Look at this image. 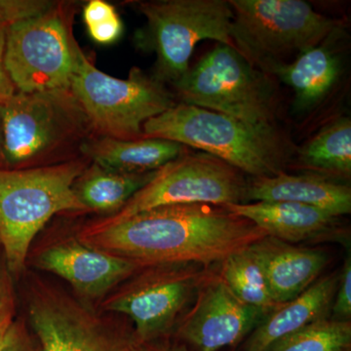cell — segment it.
<instances>
[{
  "label": "cell",
  "mask_w": 351,
  "mask_h": 351,
  "mask_svg": "<svg viewBox=\"0 0 351 351\" xmlns=\"http://www.w3.org/2000/svg\"><path fill=\"white\" fill-rule=\"evenodd\" d=\"M249 219L265 234L295 244L307 241H341L346 233L339 218L308 205L284 201H258L226 205Z\"/></svg>",
  "instance_id": "15"
},
{
  "label": "cell",
  "mask_w": 351,
  "mask_h": 351,
  "mask_svg": "<svg viewBox=\"0 0 351 351\" xmlns=\"http://www.w3.org/2000/svg\"><path fill=\"white\" fill-rule=\"evenodd\" d=\"M332 319L350 321L351 318V257L348 254L339 276L338 288L331 308Z\"/></svg>",
  "instance_id": "27"
},
{
  "label": "cell",
  "mask_w": 351,
  "mask_h": 351,
  "mask_svg": "<svg viewBox=\"0 0 351 351\" xmlns=\"http://www.w3.org/2000/svg\"><path fill=\"white\" fill-rule=\"evenodd\" d=\"M339 276L332 274L323 277L292 301L270 311L249 335L243 351H265L279 339L329 317Z\"/></svg>",
  "instance_id": "18"
},
{
  "label": "cell",
  "mask_w": 351,
  "mask_h": 351,
  "mask_svg": "<svg viewBox=\"0 0 351 351\" xmlns=\"http://www.w3.org/2000/svg\"><path fill=\"white\" fill-rule=\"evenodd\" d=\"M56 2L47 0H0V25H11L47 12Z\"/></svg>",
  "instance_id": "26"
},
{
  "label": "cell",
  "mask_w": 351,
  "mask_h": 351,
  "mask_svg": "<svg viewBox=\"0 0 351 351\" xmlns=\"http://www.w3.org/2000/svg\"><path fill=\"white\" fill-rule=\"evenodd\" d=\"M0 123L6 169L71 160L96 136L71 89L16 92L0 105Z\"/></svg>",
  "instance_id": "3"
},
{
  "label": "cell",
  "mask_w": 351,
  "mask_h": 351,
  "mask_svg": "<svg viewBox=\"0 0 351 351\" xmlns=\"http://www.w3.org/2000/svg\"><path fill=\"white\" fill-rule=\"evenodd\" d=\"M173 86L181 103L255 125L276 126V85L232 46L217 44Z\"/></svg>",
  "instance_id": "7"
},
{
  "label": "cell",
  "mask_w": 351,
  "mask_h": 351,
  "mask_svg": "<svg viewBox=\"0 0 351 351\" xmlns=\"http://www.w3.org/2000/svg\"><path fill=\"white\" fill-rule=\"evenodd\" d=\"M10 272L0 263V308L14 304V294L11 285Z\"/></svg>",
  "instance_id": "31"
},
{
  "label": "cell",
  "mask_w": 351,
  "mask_h": 351,
  "mask_svg": "<svg viewBox=\"0 0 351 351\" xmlns=\"http://www.w3.org/2000/svg\"><path fill=\"white\" fill-rule=\"evenodd\" d=\"M147 23L136 44L156 55L152 77L174 85L188 73L196 44L205 39L233 45V11L225 0H158L138 3Z\"/></svg>",
  "instance_id": "8"
},
{
  "label": "cell",
  "mask_w": 351,
  "mask_h": 351,
  "mask_svg": "<svg viewBox=\"0 0 351 351\" xmlns=\"http://www.w3.org/2000/svg\"><path fill=\"white\" fill-rule=\"evenodd\" d=\"M278 304H285L304 293L319 277L329 257L319 249L304 248L267 237L250 246Z\"/></svg>",
  "instance_id": "16"
},
{
  "label": "cell",
  "mask_w": 351,
  "mask_h": 351,
  "mask_svg": "<svg viewBox=\"0 0 351 351\" xmlns=\"http://www.w3.org/2000/svg\"><path fill=\"white\" fill-rule=\"evenodd\" d=\"M6 29L7 27L0 25V105L5 103L17 92L4 66Z\"/></svg>",
  "instance_id": "29"
},
{
  "label": "cell",
  "mask_w": 351,
  "mask_h": 351,
  "mask_svg": "<svg viewBox=\"0 0 351 351\" xmlns=\"http://www.w3.org/2000/svg\"><path fill=\"white\" fill-rule=\"evenodd\" d=\"M82 18L95 43L108 45L121 38L123 23L115 7L105 0L88 1L83 7Z\"/></svg>",
  "instance_id": "25"
},
{
  "label": "cell",
  "mask_w": 351,
  "mask_h": 351,
  "mask_svg": "<svg viewBox=\"0 0 351 351\" xmlns=\"http://www.w3.org/2000/svg\"><path fill=\"white\" fill-rule=\"evenodd\" d=\"M267 237L249 219L208 203L169 205L129 218L82 226V243L144 265L199 263L212 267Z\"/></svg>",
  "instance_id": "1"
},
{
  "label": "cell",
  "mask_w": 351,
  "mask_h": 351,
  "mask_svg": "<svg viewBox=\"0 0 351 351\" xmlns=\"http://www.w3.org/2000/svg\"><path fill=\"white\" fill-rule=\"evenodd\" d=\"M230 164L189 147L157 170L151 181L117 214L103 218L119 221L154 208L169 205H226L244 203L248 179Z\"/></svg>",
  "instance_id": "12"
},
{
  "label": "cell",
  "mask_w": 351,
  "mask_h": 351,
  "mask_svg": "<svg viewBox=\"0 0 351 351\" xmlns=\"http://www.w3.org/2000/svg\"><path fill=\"white\" fill-rule=\"evenodd\" d=\"M265 351H351V322L323 318L279 339Z\"/></svg>",
  "instance_id": "24"
},
{
  "label": "cell",
  "mask_w": 351,
  "mask_h": 351,
  "mask_svg": "<svg viewBox=\"0 0 351 351\" xmlns=\"http://www.w3.org/2000/svg\"><path fill=\"white\" fill-rule=\"evenodd\" d=\"M36 265L61 277L84 302L104 299L144 267L140 263L88 246L76 237L46 247L36 257Z\"/></svg>",
  "instance_id": "14"
},
{
  "label": "cell",
  "mask_w": 351,
  "mask_h": 351,
  "mask_svg": "<svg viewBox=\"0 0 351 351\" xmlns=\"http://www.w3.org/2000/svg\"><path fill=\"white\" fill-rule=\"evenodd\" d=\"M27 313L38 351L135 350L133 330L43 281H32Z\"/></svg>",
  "instance_id": "11"
},
{
  "label": "cell",
  "mask_w": 351,
  "mask_h": 351,
  "mask_svg": "<svg viewBox=\"0 0 351 351\" xmlns=\"http://www.w3.org/2000/svg\"><path fill=\"white\" fill-rule=\"evenodd\" d=\"M269 313L240 301L215 272L178 323L175 337L193 351H219L241 343Z\"/></svg>",
  "instance_id": "13"
},
{
  "label": "cell",
  "mask_w": 351,
  "mask_h": 351,
  "mask_svg": "<svg viewBox=\"0 0 351 351\" xmlns=\"http://www.w3.org/2000/svg\"><path fill=\"white\" fill-rule=\"evenodd\" d=\"M71 7L56 2L43 15L7 27L4 66L16 91L69 89L78 45Z\"/></svg>",
  "instance_id": "10"
},
{
  "label": "cell",
  "mask_w": 351,
  "mask_h": 351,
  "mask_svg": "<svg viewBox=\"0 0 351 351\" xmlns=\"http://www.w3.org/2000/svg\"><path fill=\"white\" fill-rule=\"evenodd\" d=\"M219 265V277L240 301L269 313L280 306L270 294L262 265L250 246L232 254Z\"/></svg>",
  "instance_id": "23"
},
{
  "label": "cell",
  "mask_w": 351,
  "mask_h": 351,
  "mask_svg": "<svg viewBox=\"0 0 351 351\" xmlns=\"http://www.w3.org/2000/svg\"><path fill=\"white\" fill-rule=\"evenodd\" d=\"M214 274L199 263L145 265L104 298L101 313L128 317L136 345L168 338Z\"/></svg>",
  "instance_id": "9"
},
{
  "label": "cell",
  "mask_w": 351,
  "mask_h": 351,
  "mask_svg": "<svg viewBox=\"0 0 351 351\" xmlns=\"http://www.w3.org/2000/svg\"><path fill=\"white\" fill-rule=\"evenodd\" d=\"M304 167L338 177L351 174V121L346 117L328 122L297 152Z\"/></svg>",
  "instance_id": "22"
},
{
  "label": "cell",
  "mask_w": 351,
  "mask_h": 351,
  "mask_svg": "<svg viewBox=\"0 0 351 351\" xmlns=\"http://www.w3.org/2000/svg\"><path fill=\"white\" fill-rule=\"evenodd\" d=\"M134 351H193L179 341H169L168 338L158 339L152 343L136 345Z\"/></svg>",
  "instance_id": "30"
},
{
  "label": "cell",
  "mask_w": 351,
  "mask_h": 351,
  "mask_svg": "<svg viewBox=\"0 0 351 351\" xmlns=\"http://www.w3.org/2000/svg\"><path fill=\"white\" fill-rule=\"evenodd\" d=\"M156 172H119L90 162L76 179L73 191L87 212L110 217L125 206Z\"/></svg>",
  "instance_id": "21"
},
{
  "label": "cell",
  "mask_w": 351,
  "mask_h": 351,
  "mask_svg": "<svg viewBox=\"0 0 351 351\" xmlns=\"http://www.w3.org/2000/svg\"><path fill=\"white\" fill-rule=\"evenodd\" d=\"M186 147L158 138L119 140L94 136L82 147V156L103 167L124 173L160 169L186 151Z\"/></svg>",
  "instance_id": "19"
},
{
  "label": "cell",
  "mask_w": 351,
  "mask_h": 351,
  "mask_svg": "<svg viewBox=\"0 0 351 351\" xmlns=\"http://www.w3.org/2000/svg\"><path fill=\"white\" fill-rule=\"evenodd\" d=\"M143 131L145 137L211 154L250 178L285 172L295 154L292 143L277 126L255 125L184 103L147 120Z\"/></svg>",
  "instance_id": "2"
},
{
  "label": "cell",
  "mask_w": 351,
  "mask_h": 351,
  "mask_svg": "<svg viewBox=\"0 0 351 351\" xmlns=\"http://www.w3.org/2000/svg\"><path fill=\"white\" fill-rule=\"evenodd\" d=\"M304 51L302 54L272 71L295 93V108L309 110L324 100L338 82L341 61L329 47L330 41Z\"/></svg>",
  "instance_id": "20"
},
{
  "label": "cell",
  "mask_w": 351,
  "mask_h": 351,
  "mask_svg": "<svg viewBox=\"0 0 351 351\" xmlns=\"http://www.w3.org/2000/svg\"><path fill=\"white\" fill-rule=\"evenodd\" d=\"M0 169H6L5 159H4L3 138H2L1 123H0Z\"/></svg>",
  "instance_id": "33"
},
{
  "label": "cell",
  "mask_w": 351,
  "mask_h": 351,
  "mask_svg": "<svg viewBox=\"0 0 351 351\" xmlns=\"http://www.w3.org/2000/svg\"><path fill=\"white\" fill-rule=\"evenodd\" d=\"M69 89L95 135L119 140L145 138V122L177 104L165 85L137 66L131 69L126 80L103 73L80 45L75 49Z\"/></svg>",
  "instance_id": "6"
},
{
  "label": "cell",
  "mask_w": 351,
  "mask_h": 351,
  "mask_svg": "<svg viewBox=\"0 0 351 351\" xmlns=\"http://www.w3.org/2000/svg\"><path fill=\"white\" fill-rule=\"evenodd\" d=\"M250 201L299 203L339 218L350 214L351 189L350 186L331 181L316 173L289 175L284 172L248 179L244 203Z\"/></svg>",
  "instance_id": "17"
},
{
  "label": "cell",
  "mask_w": 351,
  "mask_h": 351,
  "mask_svg": "<svg viewBox=\"0 0 351 351\" xmlns=\"http://www.w3.org/2000/svg\"><path fill=\"white\" fill-rule=\"evenodd\" d=\"M230 38L254 66L271 75L304 51L341 31L339 21L314 10L302 0H230Z\"/></svg>",
  "instance_id": "5"
},
{
  "label": "cell",
  "mask_w": 351,
  "mask_h": 351,
  "mask_svg": "<svg viewBox=\"0 0 351 351\" xmlns=\"http://www.w3.org/2000/svg\"><path fill=\"white\" fill-rule=\"evenodd\" d=\"M91 161L84 156L23 169H0V245L8 271L25 269L32 241L53 217L87 213L73 184Z\"/></svg>",
  "instance_id": "4"
},
{
  "label": "cell",
  "mask_w": 351,
  "mask_h": 351,
  "mask_svg": "<svg viewBox=\"0 0 351 351\" xmlns=\"http://www.w3.org/2000/svg\"><path fill=\"white\" fill-rule=\"evenodd\" d=\"M14 313H15V302L0 308V351L3 348L7 332L14 322Z\"/></svg>",
  "instance_id": "32"
},
{
  "label": "cell",
  "mask_w": 351,
  "mask_h": 351,
  "mask_svg": "<svg viewBox=\"0 0 351 351\" xmlns=\"http://www.w3.org/2000/svg\"><path fill=\"white\" fill-rule=\"evenodd\" d=\"M1 351H38V348L24 325L14 321Z\"/></svg>",
  "instance_id": "28"
}]
</instances>
